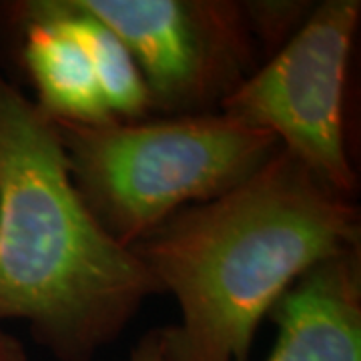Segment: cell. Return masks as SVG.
<instances>
[{
  "instance_id": "cell-1",
  "label": "cell",
  "mask_w": 361,
  "mask_h": 361,
  "mask_svg": "<svg viewBox=\"0 0 361 361\" xmlns=\"http://www.w3.org/2000/svg\"><path fill=\"white\" fill-rule=\"evenodd\" d=\"M130 249L179 305V323L163 327L169 360L249 361L277 299L317 263L361 249V213L281 147Z\"/></svg>"
},
{
  "instance_id": "cell-2",
  "label": "cell",
  "mask_w": 361,
  "mask_h": 361,
  "mask_svg": "<svg viewBox=\"0 0 361 361\" xmlns=\"http://www.w3.org/2000/svg\"><path fill=\"white\" fill-rule=\"evenodd\" d=\"M155 295L78 195L54 121L0 73V322H25L52 360L94 361Z\"/></svg>"
},
{
  "instance_id": "cell-3",
  "label": "cell",
  "mask_w": 361,
  "mask_h": 361,
  "mask_svg": "<svg viewBox=\"0 0 361 361\" xmlns=\"http://www.w3.org/2000/svg\"><path fill=\"white\" fill-rule=\"evenodd\" d=\"M54 125L78 195L125 247L235 189L281 149L269 130L223 113Z\"/></svg>"
},
{
  "instance_id": "cell-4",
  "label": "cell",
  "mask_w": 361,
  "mask_h": 361,
  "mask_svg": "<svg viewBox=\"0 0 361 361\" xmlns=\"http://www.w3.org/2000/svg\"><path fill=\"white\" fill-rule=\"evenodd\" d=\"M360 0H323L219 113L269 130L336 193L355 199L360 179L345 147L343 94Z\"/></svg>"
},
{
  "instance_id": "cell-5",
  "label": "cell",
  "mask_w": 361,
  "mask_h": 361,
  "mask_svg": "<svg viewBox=\"0 0 361 361\" xmlns=\"http://www.w3.org/2000/svg\"><path fill=\"white\" fill-rule=\"evenodd\" d=\"M80 2L127 44L159 116L219 113L267 59L245 0Z\"/></svg>"
},
{
  "instance_id": "cell-6",
  "label": "cell",
  "mask_w": 361,
  "mask_h": 361,
  "mask_svg": "<svg viewBox=\"0 0 361 361\" xmlns=\"http://www.w3.org/2000/svg\"><path fill=\"white\" fill-rule=\"evenodd\" d=\"M267 317L277 337L265 361H361V249L303 273Z\"/></svg>"
},
{
  "instance_id": "cell-7",
  "label": "cell",
  "mask_w": 361,
  "mask_h": 361,
  "mask_svg": "<svg viewBox=\"0 0 361 361\" xmlns=\"http://www.w3.org/2000/svg\"><path fill=\"white\" fill-rule=\"evenodd\" d=\"M37 106L52 121L97 125L115 118L85 49L40 8L39 0L0 4Z\"/></svg>"
},
{
  "instance_id": "cell-8",
  "label": "cell",
  "mask_w": 361,
  "mask_h": 361,
  "mask_svg": "<svg viewBox=\"0 0 361 361\" xmlns=\"http://www.w3.org/2000/svg\"><path fill=\"white\" fill-rule=\"evenodd\" d=\"M39 4L85 49L115 118L141 121L151 115L141 71L116 32L87 11L80 0H39Z\"/></svg>"
},
{
  "instance_id": "cell-9",
  "label": "cell",
  "mask_w": 361,
  "mask_h": 361,
  "mask_svg": "<svg viewBox=\"0 0 361 361\" xmlns=\"http://www.w3.org/2000/svg\"><path fill=\"white\" fill-rule=\"evenodd\" d=\"M129 361H171L163 327H153L139 337V341L130 349Z\"/></svg>"
},
{
  "instance_id": "cell-10",
  "label": "cell",
  "mask_w": 361,
  "mask_h": 361,
  "mask_svg": "<svg viewBox=\"0 0 361 361\" xmlns=\"http://www.w3.org/2000/svg\"><path fill=\"white\" fill-rule=\"evenodd\" d=\"M0 361H28L25 343L0 327Z\"/></svg>"
}]
</instances>
